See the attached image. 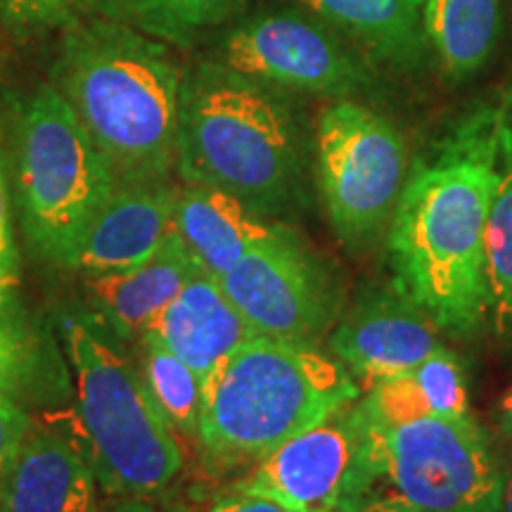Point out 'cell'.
<instances>
[{
  "label": "cell",
  "mask_w": 512,
  "mask_h": 512,
  "mask_svg": "<svg viewBox=\"0 0 512 512\" xmlns=\"http://www.w3.org/2000/svg\"><path fill=\"white\" fill-rule=\"evenodd\" d=\"M361 418V451L337 512H503L505 472L470 415L382 422L361 408Z\"/></svg>",
  "instance_id": "obj_6"
},
{
  "label": "cell",
  "mask_w": 512,
  "mask_h": 512,
  "mask_svg": "<svg viewBox=\"0 0 512 512\" xmlns=\"http://www.w3.org/2000/svg\"><path fill=\"white\" fill-rule=\"evenodd\" d=\"M503 512H512V472L505 475V491H503Z\"/></svg>",
  "instance_id": "obj_29"
},
{
  "label": "cell",
  "mask_w": 512,
  "mask_h": 512,
  "mask_svg": "<svg viewBox=\"0 0 512 512\" xmlns=\"http://www.w3.org/2000/svg\"><path fill=\"white\" fill-rule=\"evenodd\" d=\"M176 171L268 219L285 211L304 174L302 128L285 93L216 60L183 74Z\"/></svg>",
  "instance_id": "obj_3"
},
{
  "label": "cell",
  "mask_w": 512,
  "mask_h": 512,
  "mask_svg": "<svg viewBox=\"0 0 512 512\" xmlns=\"http://www.w3.org/2000/svg\"><path fill=\"white\" fill-rule=\"evenodd\" d=\"M219 280L256 335L316 344L337 318L332 278L290 228L254 245Z\"/></svg>",
  "instance_id": "obj_9"
},
{
  "label": "cell",
  "mask_w": 512,
  "mask_h": 512,
  "mask_svg": "<svg viewBox=\"0 0 512 512\" xmlns=\"http://www.w3.org/2000/svg\"><path fill=\"white\" fill-rule=\"evenodd\" d=\"M361 441L363 418L354 401L261 456L235 489L271 498L290 512H337Z\"/></svg>",
  "instance_id": "obj_11"
},
{
  "label": "cell",
  "mask_w": 512,
  "mask_h": 512,
  "mask_svg": "<svg viewBox=\"0 0 512 512\" xmlns=\"http://www.w3.org/2000/svg\"><path fill=\"white\" fill-rule=\"evenodd\" d=\"M17 242H15V200H12L8 140H5L3 95H0V285L17 287Z\"/></svg>",
  "instance_id": "obj_26"
},
{
  "label": "cell",
  "mask_w": 512,
  "mask_h": 512,
  "mask_svg": "<svg viewBox=\"0 0 512 512\" xmlns=\"http://www.w3.org/2000/svg\"><path fill=\"white\" fill-rule=\"evenodd\" d=\"M74 384V444L107 494L145 498L178 477L183 451L133 366L88 318H62Z\"/></svg>",
  "instance_id": "obj_7"
},
{
  "label": "cell",
  "mask_w": 512,
  "mask_h": 512,
  "mask_svg": "<svg viewBox=\"0 0 512 512\" xmlns=\"http://www.w3.org/2000/svg\"><path fill=\"white\" fill-rule=\"evenodd\" d=\"M207 512H290L283 508L280 503L271 501V498L259 496V494H249V491L242 489H233L230 494L221 496L219 501Z\"/></svg>",
  "instance_id": "obj_28"
},
{
  "label": "cell",
  "mask_w": 512,
  "mask_h": 512,
  "mask_svg": "<svg viewBox=\"0 0 512 512\" xmlns=\"http://www.w3.org/2000/svg\"><path fill=\"white\" fill-rule=\"evenodd\" d=\"M140 373L152 399L169 420V425L185 437H197L202 418L204 382L190 366L166 349L152 332L138 339Z\"/></svg>",
  "instance_id": "obj_22"
},
{
  "label": "cell",
  "mask_w": 512,
  "mask_h": 512,
  "mask_svg": "<svg viewBox=\"0 0 512 512\" xmlns=\"http://www.w3.org/2000/svg\"><path fill=\"white\" fill-rule=\"evenodd\" d=\"M31 422L34 420L24 411L22 403L0 394V475L10 465V460L15 458L19 444L27 437Z\"/></svg>",
  "instance_id": "obj_27"
},
{
  "label": "cell",
  "mask_w": 512,
  "mask_h": 512,
  "mask_svg": "<svg viewBox=\"0 0 512 512\" xmlns=\"http://www.w3.org/2000/svg\"><path fill=\"white\" fill-rule=\"evenodd\" d=\"M344 363L290 339L254 335L204 380L197 439L223 460H259L358 401Z\"/></svg>",
  "instance_id": "obj_4"
},
{
  "label": "cell",
  "mask_w": 512,
  "mask_h": 512,
  "mask_svg": "<svg viewBox=\"0 0 512 512\" xmlns=\"http://www.w3.org/2000/svg\"><path fill=\"white\" fill-rule=\"evenodd\" d=\"M425 36L453 79L477 72L494 48L498 0H425Z\"/></svg>",
  "instance_id": "obj_19"
},
{
  "label": "cell",
  "mask_w": 512,
  "mask_h": 512,
  "mask_svg": "<svg viewBox=\"0 0 512 512\" xmlns=\"http://www.w3.org/2000/svg\"><path fill=\"white\" fill-rule=\"evenodd\" d=\"M202 382L256 332L223 292L216 275L197 271L150 330Z\"/></svg>",
  "instance_id": "obj_15"
},
{
  "label": "cell",
  "mask_w": 512,
  "mask_h": 512,
  "mask_svg": "<svg viewBox=\"0 0 512 512\" xmlns=\"http://www.w3.org/2000/svg\"><path fill=\"white\" fill-rule=\"evenodd\" d=\"M311 15L361 41L392 62H415L425 53V0H299Z\"/></svg>",
  "instance_id": "obj_18"
},
{
  "label": "cell",
  "mask_w": 512,
  "mask_h": 512,
  "mask_svg": "<svg viewBox=\"0 0 512 512\" xmlns=\"http://www.w3.org/2000/svg\"><path fill=\"white\" fill-rule=\"evenodd\" d=\"M216 62L280 91L344 98L363 81L330 24L297 10L259 12L235 24L221 38Z\"/></svg>",
  "instance_id": "obj_10"
},
{
  "label": "cell",
  "mask_w": 512,
  "mask_h": 512,
  "mask_svg": "<svg viewBox=\"0 0 512 512\" xmlns=\"http://www.w3.org/2000/svg\"><path fill=\"white\" fill-rule=\"evenodd\" d=\"M176 190L171 181L114 185L64 268L93 278L143 264L174 233Z\"/></svg>",
  "instance_id": "obj_12"
},
{
  "label": "cell",
  "mask_w": 512,
  "mask_h": 512,
  "mask_svg": "<svg viewBox=\"0 0 512 512\" xmlns=\"http://www.w3.org/2000/svg\"><path fill=\"white\" fill-rule=\"evenodd\" d=\"M50 83L110 162L117 183L171 181L183 86L171 46L88 12L60 31Z\"/></svg>",
  "instance_id": "obj_2"
},
{
  "label": "cell",
  "mask_w": 512,
  "mask_h": 512,
  "mask_svg": "<svg viewBox=\"0 0 512 512\" xmlns=\"http://www.w3.org/2000/svg\"><path fill=\"white\" fill-rule=\"evenodd\" d=\"M489 313L498 332L512 335V147L498 166V181L491 200L484 235Z\"/></svg>",
  "instance_id": "obj_23"
},
{
  "label": "cell",
  "mask_w": 512,
  "mask_h": 512,
  "mask_svg": "<svg viewBox=\"0 0 512 512\" xmlns=\"http://www.w3.org/2000/svg\"><path fill=\"white\" fill-rule=\"evenodd\" d=\"M420 387L432 415L439 418H467L465 377L458 358L446 347L434 351L430 358L408 373Z\"/></svg>",
  "instance_id": "obj_25"
},
{
  "label": "cell",
  "mask_w": 512,
  "mask_h": 512,
  "mask_svg": "<svg viewBox=\"0 0 512 512\" xmlns=\"http://www.w3.org/2000/svg\"><path fill=\"white\" fill-rule=\"evenodd\" d=\"M316 169L337 235L361 242L394 216L406 178V143L392 121L339 98L318 117Z\"/></svg>",
  "instance_id": "obj_8"
},
{
  "label": "cell",
  "mask_w": 512,
  "mask_h": 512,
  "mask_svg": "<svg viewBox=\"0 0 512 512\" xmlns=\"http://www.w3.org/2000/svg\"><path fill=\"white\" fill-rule=\"evenodd\" d=\"M245 3L247 0H98L95 10L166 46L188 48L204 31L238 15Z\"/></svg>",
  "instance_id": "obj_21"
},
{
  "label": "cell",
  "mask_w": 512,
  "mask_h": 512,
  "mask_svg": "<svg viewBox=\"0 0 512 512\" xmlns=\"http://www.w3.org/2000/svg\"><path fill=\"white\" fill-rule=\"evenodd\" d=\"M197 271L202 268L195 264L181 238L171 233L143 264L128 271L83 278V290L91 299L95 316L112 328L114 335L138 342Z\"/></svg>",
  "instance_id": "obj_16"
},
{
  "label": "cell",
  "mask_w": 512,
  "mask_h": 512,
  "mask_svg": "<svg viewBox=\"0 0 512 512\" xmlns=\"http://www.w3.org/2000/svg\"><path fill=\"white\" fill-rule=\"evenodd\" d=\"M0 287H3V285H0ZM5 290H8V287H5ZM10 292H12V290H10Z\"/></svg>",
  "instance_id": "obj_32"
},
{
  "label": "cell",
  "mask_w": 512,
  "mask_h": 512,
  "mask_svg": "<svg viewBox=\"0 0 512 512\" xmlns=\"http://www.w3.org/2000/svg\"><path fill=\"white\" fill-rule=\"evenodd\" d=\"M15 214L31 252L67 266L117 178L53 83L3 95Z\"/></svg>",
  "instance_id": "obj_5"
},
{
  "label": "cell",
  "mask_w": 512,
  "mask_h": 512,
  "mask_svg": "<svg viewBox=\"0 0 512 512\" xmlns=\"http://www.w3.org/2000/svg\"><path fill=\"white\" fill-rule=\"evenodd\" d=\"M439 325L403 294H380L358 304L330 335V349L363 382L411 373L444 349Z\"/></svg>",
  "instance_id": "obj_13"
},
{
  "label": "cell",
  "mask_w": 512,
  "mask_h": 512,
  "mask_svg": "<svg viewBox=\"0 0 512 512\" xmlns=\"http://www.w3.org/2000/svg\"><path fill=\"white\" fill-rule=\"evenodd\" d=\"M98 479L74 439L36 427L0 475V512H98Z\"/></svg>",
  "instance_id": "obj_14"
},
{
  "label": "cell",
  "mask_w": 512,
  "mask_h": 512,
  "mask_svg": "<svg viewBox=\"0 0 512 512\" xmlns=\"http://www.w3.org/2000/svg\"><path fill=\"white\" fill-rule=\"evenodd\" d=\"M503 411H505V420H508V425L512 427V392L508 394V399L503 403Z\"/></svg>",
  "instance_id": "obj_30"
},
{
  "label": "cell",
  "mask_w": 512,
  "mask_h": 512,
  "mask_svg": "<svg viewBox=\"0 0 512 512\" xmlns=\"http://www.w3.org/2000/svg\"><path fill=\"white\" fill-rule=\"evenodd\" d=\"M285 226L216 188L183 183L176 190L174 233L204 273L221 278L249 249Z\"/></svg>",
  "instance_id": "obj_17"
},
{
  "label": "cell",
  "mask_w": 512,
  "mask_h": 512,
  "mask_svg": "<svg viewBox=\"0 0 512 512\" xmlns=\"http://www.w3.org/2000/svg\"><path fill=\"white\" fill-rule=\"evenodd\" d=\"M64 366L53 347L15 306L0 304V394L17 403L43 401L64 392Z\"/></svg>",
  "instance_id": "obj_20"
},
{
  "label": "cell",
  "mask_w": 512,
  "mask_h": 512,
  "mask_svg": "<svg viewBox=\"0 0 512 512\" xmlns=\"http://www.w3.org/2000/svg\"><path fill=\"white\" fill-rule=\"evenodd\" d=\"M498 136L467 133L403 185L389 230L399 294L439 328L472 332L489 313L484 235Z\"/></svg>",
  "instance_id": "obj_1"
},
{
  "label": "cell",
  "mask_w": 512,
  "mask_h": 512,
  "mask_svg": "<svg viewBox=\"0 0 512 512\" xmlns=\"http://www.w3.org/2000/svg\"><path fill=\"white\" fill-rule=\"evenodd\" d=\"M10 290H5V287H0V304H3V302H8V299H10Z\"/></svg>",
  "instance_id": "obj_31"
},
{
  "label": "cell",
  "mask_w": 512,
  "mask_h": 512,
  "mask_svg": "<svg viewBox=\"0 0 512 512\" xmlns=\"http://www.w3.org/2000/svg\"><path fill=\"white\" fill-rule=\"evenodd\" d=\"M95 5L98 0H0V31L29 41L67 29Z\"/></svg>",
  "instance_id": "obj_24"
}]
</instances>
